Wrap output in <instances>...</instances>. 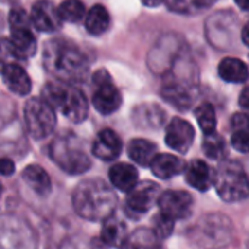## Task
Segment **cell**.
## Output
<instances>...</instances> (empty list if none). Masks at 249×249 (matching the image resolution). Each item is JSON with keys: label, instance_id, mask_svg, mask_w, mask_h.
Segmentation results:
<instances>
[{"label": "cell", "instance_id": "17", "mask_svg": "<svg viewBox=\"0 0 249 249\" xmlns=\"http://www.w3.org/2000/svg\"><path fill=\"white\" fill-rule=\"evenodd\" d=\"M109 179L117 190L123 193H130L139 184V172L137 168H134L133 165L121 162L111 166Z\"/></svg>", "mask_w": 249, "mask_h": 249}, {"label": "cell", "instance_id": "31", "mask_svg": "<svg viewBox=\"0 0 249 249\" xmlns=\"http://www.w3.org/2000/svg\"><path fill=\"white\" fill-rule=\"evenodd\" d=\"M9 25H10V29L31 28L32 25L31 15H28L23 9H13L10 10V15H9Z\"/></svg>", "mask_w": 249, "mask_h": 249}, {"label": "cell", "instance_id": "32", "mask_svg": "<svg viewBox=\"0 0 249 249\" xmlns=\"http://www.w3.org/2000/svg\"><path fill=\"white\" fill-rule=\"evenodd\" d=\"M0 172L3 177H9L15 172V163L7 159V158H3L1 162H0Z\"/></svg>", "mask_w": 249, "mask_h": 249}, {"label": "cell", "instance_id": "30", "mask_svg": "<svg viewBox=\"0 0 249 249\" xmlns=\"http://www.w3.org/2000/svg\"><path fill=\"white\" fill-rule=\"evenodd\" d=\"M174 226H175V220L172 217H169L168 214L165 213H158L153 219V228L152 231L156 233V236L163 241V239H168L172 232H174Z\"/></svg>", "mask_w": 249, "mask_h": 249}, {"label": "cell", "instance_id": "35", "mask_svg": "<svg viewBox=\"0 0 249 249\" xmlns=\"http://www.w3.org/2000/svg\"><path fill=\"white\" fill-rule=\"evenodd\" d=\"M165 0H142V3L144 4V6H149V7H156V6H159L160 3H163Z\"/></svg>", "mask_w": 249, "mask_h": 249}, {"label": "cell", "instance_id": "7", "mask_svg": "<svg viewBox=\"0 0 249 249\" xmlns=\"http://www.w3.org/2000/svg\"><path fill=\"white\" fill-rule=\"evenodd\" d=\"M93 95L92 104L95 109L102 115H111L120 109L123 96L118 88L112 83V79L107 70H98L93 74Z\"/></svg>", "mask_w": 249, "mask_h": 249}, {"label": "cell", "instance_id": "20", "mask_svg": "<svg viewBox=\"0 0 249 249\" xmlns=\"http://www.w3.org/2000/svg\"><path fill=\"white\" fill-rule=\"evenodd\" d=\"M165 111L155 104L140 105L133 112L134 124L142 128H159L165 123Z\"/></svg>", "mask_w": 249, "mask_h": 249}, {"label": "cell", "instance_id": "1", "mask_svg": "<svg viewBox=\"0 0 249 249\" xmlns=\"http://www.w3.org/2000/svg\"><path fill=\"white\" fill-rule=\"evenodd\" d=\"M42 60L45 70L63 83L83 82L89 71V61L85 54L66 39L45 42Z\"/></svg>", "mask_w": 249, "mask_h": 249}, {"label": "cell", "instance_id": "16", "mask_svg": "<svg viewBox=\"0 0 249 249\" xmlns=\"http://www.w3.org/2000/svg\"><path fill=\"white\" fill-rule=\"evenodd\" d=\"M150 169L156 178L171 179V178L185 172L187 163L179 156H175L171 153H160L153 159Z\"/></svg>", "mask_w": 249, "mask_h": 249}, {"label": "cell", "instance_id": "33", "mask_svg": "<svg viewBox=\"0 0 249 249\" xmlns=\"http://www.w3.org/2000/svg\"><path fill=\"white\" fill-rule=\"evenodd\" d=\"M239 107L245 114L249 115V85L242 89V92L239 95Z\"/></svg>", "mask_w": 249, "mask_h": 249}, {"label": "cell", "instance_id": "11", "mask_svg": "<svg viewBox=\"0 0 249 249\" xmlns=\"http://www.w3.org/2000/svg\"><path fill=\"white\" fill-rule=\"evenodd\" d=\"M32 26L41 32H55L61 26V18L58 7L50 0H38L34 3L31 10Z\"/></svg>", "mask_w": 249, "mask_h": 249}, {"label": "cell", "instance_id": "18", "mask_svg": "<svg viewBox=\"0 0 249 249\" xmlns=\"http://www.w3.org/2000/svg\"><path fill=\"white\" fill-rule=\"evenodd\" d=\"M23 182L39 197H47L51 193V179L39 165H28L22 172Z\"/></svg>", "mask_w": 249, "mask_h": 249}, {"label": "cell", "instance_id": "3", "mask_svg": "<svg viewBox=\"0 0 249 249\" xmlns=\"http://www.w3.org/2000/svg\"><path fill=\"white\" fill-rule=\"evenodd\" d=\"M41 98L76 124L83 123L88 117V99L85 93L74 86L50 82L42 88Z\"/></svg>", "mask_w": 249, "mask_h": 249}, {"label": "cell", "instance_id": "28", "mask_svg": "<svg viewBox=\"0 0 249 249\" xmlns=\"http://www.w3.org/2000/svg\"><path fill=\"white\" fill-rule=\"evenodd\" d=\"M217 0H165L168 7L177 13H198L209 9Z\"/></svg>", "mask_w": 249, "mask_h": 249}, {"label": "cell", "instance_id": "8", "mask_svg": "<svg viewBox=\"0 0 249 249\" xmlns=\"http://www.w3.org/2000/svg\"><path fill=\"white\" fill-rule=\"evenodd\" d=\"M159 184L153 181H143L139 182L128 194L125 198L124 210L125 214L130 219H139L144 213L150 212L152 207L159 203V198L162 196Z\"/></svg>", "mask_w": 249, "mask_h": 249}, {"label": "cell", "instance_id": "21", "mask_svg": "<svg viewBox=\"0 0 249 249\" xmlns=\"http://www.w3.org/2000/svg\"><path fill=\"white\" fill-rule=\"evenodd\" d=\"M158 155V146L146 139H133L128 144V156L140 166L150 168L153 159Z\"/></svg>", "mask_w": 249, "mask_h": 249}, {"label": "cell", "instance_id": "25", "mask_svg": "<svg viewBox=\"0 0 249 249\" xmlns=\"http://www.w3.org/2000/svg\"><path fill=\"white\" fill-rule=\"evenodd\" d=\"M160 242L152 229H137L127 236L121 249H160Z\"/></svg>", "mask_w": 249, "mask_h": 249}, {"label": "cell", "instance_id": "2", "mask_svg": "<svg viewBox=\"0 0 249 249\" xmlns=\"http://www.w3.org/2000/svg\"><path fill=\"white\" fill-rule=\"evenodd\" d=\"M117 203V194L99 178L82 181L73 193L74 212L89 222H102L114 216Z\"/></svg>", "mask_w": 249, "mask_h": 249}, {"label": "cell", "instance_id": "24", "mask_svg": "<svg viewBox=\"0 0 249 249\" xmlns=\"http://www.w3.org/2000/svg\"><path fill=\"white\" fill-rule=\"evenodd\" d=\"M109 23H111L109 12L102 4H95L88 12L86 19H85L86 31L90 35H101V34H104L105 31H108Z\"/></svg>", "mask_w": 249, "mask_h": 249}, {"label": "cell", "instance_id": "26", "mask_svg": "<svg viewBox=\"0 0 249 249\" xmlns=\"http://www.w3.org/2000/svg\"><path fill=\"white\" fill-rule=\"evenodd\" d=\"M203 152L207 158L213 160H226L228 156V146L219 133H213L210 136H206L203 140Z\"/></svg>", "mask_w": 249, "mask_h": 249}, {"label": "cell", "instance_id": "14", "mask_svg": "<svg viewBox=\"0 0 249 249\" xmlns=\"http://www.w3.org/2000/svg\"><path fill=\"white\" fill-rule=\"evenodd\" d=\"M3 82L10 92L19 96H25L31 92L32 83L23 67L15 63H4L1 69Z\"/></svg>", "mask_w": 249, "mask_h": 249}, {"label": "cell", "instance_id": "10", "mask_svg": "<svg viewBox=\"0 0 249 249\" xmlns=\"http://www.w3.org/2000/svg\"><path fill=\"white\" fill-rule=\"evenodd\" d=\"M194 139H196V130L187 120L179 117L171 120V123L166 127L165 142L172 150L178 153H187L191 149Z\"/></svg>", "mask_w": 249, "mask_h": 249}, {"label": "cell", "instance_id": "6", "mask_svg": "<svg viewBox=\"0 0 249 249\" xmlns=\"http://www.w3.org/2000/svg\"><path fill=\"white\" fill-rule=\"evenodd\" d=\"M23 118L28 133L35 140L48 137L57 124L55 109L42 98H31L23 109Z\"/></svg>", "mask_w": 249, "mask_h": 249}, {"label": "cell", "instance_id": "23", "mask_svg": "<svg viewBox=\"0 0 249 249\" xmlns=\"http://www.w3.org/2000/svg\"><path fill=\"white\" fill-rule=\"evenodd\" d=\"M219 76L228 83H245L248 80L249 71L242 60L228 57L219 63Z\"/></svg>", "mask_w": 249, "mask_h": 249}, {"label": "cell", "instance_id": "4", "mask_svg": "<svg viewBox=\"0 0 249 249\" xmlns=\"http://www.w3.org/2000/svg\"><path fill=\"white\" fill-rule=\"evenodd\" d=\"M48 155L51 160L69 175H80L89 171L92 163L80 140L71 133L55 137L50 144Z\"/></svg>", "mask_w": 249, "mask_h": 249}, {"label": "cell", "instance_id": "15", "mask_svg": "<svg viewBox=\"0 0 249 249\" xmlns=\"http://www.w3.org/2000/svg\"><path fill=\"white\" fill-rule=\"evenodd\" d=\"M185 181L188 182L190 187L201 193H206L214 182V172L210 169V166L204 160L194 159L187 165Z\"/></svg>", "mask_w": 249, "mask_h": 249}, {"label": "cell", "instance_id": "36", "mask_svg": "<svg viewBox=\"0 0 249 249\" xmlns=\"http://www.w3.org/2000/svg\"><path fill=\"white\" fill-rule=\"evenodd\" d=\"M242 10H249V0H235Z\"/></svg>", "mask_w": 249, "mask_h": 249}, {"label": "cell", "instance_id": "29", "mask_svg": "<svg viewBox=\"0 0 249 249\" xmlns=\"http://www.w3.org/2000/svg\"><path fill=\"white\" fill-rule=\"evenodd\" d=\"M61 20L77 23L85 18V4L80 0H63L58 6Z\"/></svg>", "mask_w": 249, "mask_h": 249}, {"label": "cell", "instance_id": "12", "mask_svg": "<svg viewBox=\"0 0 249 249\" xmlns=\"http://www.w3.org/2000/svg\"><path fill=\"white\" fill-rule=\"evenodd\" d=\"M4 47L18 60L29 58L36 51V39L31 28H16L10 29V38L4 39Z\"/></svg>", "mask_w": 249, "mask_h": 249}, {"label": "cell", "instance_id": "5", "mask_svg": "<svg viewBox=\"0 0 249 249\" xmlns=\"http://www.w3.org/2000/svg\"><path fill=\"white\" fill-rule=\"evenodd\" d=\"M217 196L226 203H238L249 197V179L239 162L223 160L214 171L213 182Z\"/></svg>", "mask_w": 249, "mask_h": 249}, {"label": "cell", "instance_id": "34", "mask_svg": "<svg viewBox=\"0 0 249 249\" xmlns=\"http://www.w3.org/2000/svg\"><path fill=\"white\" fill-rule=\"evenodd\" d=\"M242 41H244V44L249 47V22L244 26V29H242Z\"/></svg>", "mask_w": 249, "mask_h": 249}, {"label": "cell", "instance_id": "22", "mask_svg": "<svg viewBox=\"0 0 249 249\" xmlns=\"http://www.w3.org/2000/svg\"><path fill=\"white\" fill-rule=\"evenodd\" d=\"M127 239V226L125 223L111 216L109 219L104 220V226L101 229V241L108 247H123V244Z\"/></svg>", "mask_w": 249, "mask_h": 249}, {"label": "cell", "instance_id": "19", "mask_svg": "<svg viewBox=\"0 0 249 249\" xmlns=\"http://www.w3.org/2000/svg\"><path fill=\"white\" fill-rule=\"evenodd\" d=\"M231 143L232 147L241 153H249V115L238 112L231 120Z\"/></svg>", "mask_w": 249, "mask_h": 249}, {"label": "cell", "instance_id": "13", "mask_svg": "<svg viewBox=\"0 0 249 249\" xmlns=\"http://www.w3.org/2000/svg\"><path fill=\"white\" fill-rule=\"evenodd\" d=\"M121 150H123V142H121L120 136L115 131H112L111 128L102 130L96 136V139L93 140V144H92L93 156L104 162H111V160L117 159L121 155Z\"/></svg>", "mask_w": 249, "mask_h": 249}, {"label": "cell", "instance_id": "9", "mask_svg": "<svg viewBox=\"0 0 249 249\" xmlns=\"http://www.w3.org/2000/svg\"><path fill=\"white\" fill-rule=\"evenodd\" d=\"M158 204L162 213L168 214L174 220H181L191 214L194 200L193 196L187 191L168 190L162 193Z\"/></svg>", "mask_w": 249, "mask_h": 249}, {"label": "cell", "instance_id": "27", "mask_svg": "<svg viewBox=\"0 0 249 249\" xmlns=\"http://www.w3.org/2000/svg\"><path fill=\"white\" fill-rule=\"evenodd\" d=\"M196 118L198 121V125L204 136H210L216 133V125H217V118H216V111L212 104L204 102L196 108Z\"/></svg>", "mask_w": 249, "mask_h": 249}]
</instances>
